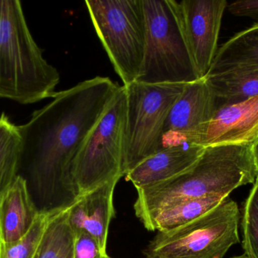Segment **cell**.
I'll list each match as a JSON object with an SVG mask.
<instances>
[{
	"label": "cell",
	"mask_w": 258,
	"mask_h": 258,
	"mask_svg": "<svg viewBox=\"0 0 258 258\" xmlns=\"http://www.w3.org/2000/svg\"><path fill=\"white\" fill-rule=\"evenodd\" d=\"M230 258H248V257H247V256L245 255V254H241V255L234 256V257H232Z\"/></svg>",
	"instance_id": "d4e9b609"
},
{
	"label": "cell",
	"mask_w": 258,
	"mask_h": 258,
	"mask_svg": "<svg viewBox=\"0 0 258 258\" xmlns=\"http://www.w3.org/2000/svg\"><path fill=\"white\" fill-rule=\"evenodd\" d=\"M119 86L109 77L83 80L56 92L49 103L19 126V174L25 171V178L42 205L40 210H65L78 199L73 177L74 162Z\"/></svg>",
	"instance_id": "6da1fadb"
},
{
	"label": "cell",
	"mask_w": 258,
	"mask_h": 258,
	"mask_svg": "<svg viewBox=\"0 0 258 258\" xmlns=\"http://www.w3.org/2000/svg\"><path fill=\"white\" fill-rule=\"evenodd\" d=\"M244 254L258 258V175L245 201L242 218Z\"/></svg>",
	"instance_id": "44dd1931"
},
{
	"label": "cell",
	"mask_w": 258,
	"mask_h": 258,
	"mask_svg": "<svg viewBox=\"0 0 258 258\" xmlns=\"http://www.w3.org/2000/svg\"><path fill=\"white\" fill-rule=\"evenodd\" d=\"M57 70L33 39L18 0H0V98L33 104L56 94Z\"/></svg>",
	"instance_id": "3957f363"
},
{
	"label": "cell",
	"mask_w": 258,
	"mask_h": 258,
	"mask_svg": "<svg viewBox=\"0 0 258 258\" xmlns=\"http://www.w3.org/2000/svg\"><path fill=\"white\" fill-rule=\"evenodd\" d=\"M86 5L97 35L123 86L138 81L146 45L142 0H86Z\"/></svg>",
	"instance_id": "8992f818"
},
{
	"label": "cell",
	"mask_w": 258,
	"mask_h": 258,
	"mask_svg": "<svg viewBox=\"0 0 258 258\" xmlns=\"http://www.w3.org/2000/svg\"><path fill=\"white\" fill-rule=\"evenodd\" d=\"M118 182H108L80 195L68 209V223L73 231L89 233L104 254H107L109 227L115 216L113 193Z\"/></svg>",
	"instance_id": "7c38bea8"
},
{
	"label": "cell",
	"mask_w": 258,
	"mask_h": 258,
	"mask_svg": "<svg viewBox=\"0 0 258 258\" xmlns=\"http://www.w3.org/2000/svg\"><path fill=\"white\" fill-rule=\"evenodd\" d=\"M22 138L19 126L0 115V197L19 175Z\"/></svg>",
	"instance_id": "ac0fdd59"
},
{
	"label": "cell",
	"mask_w": 258,
	"mask_h": 258,
	"mask_svg": "<svg viewBox=\"0 0 258 258\" xmlns=\"http://www.w3.org/2000/svg\"><path fill=\"white\" fill-rule=\"evenodd\" d=\"M25 177L18 175L0 197V230L5 244L12 243L27 233L39 213Z\"/></svg>",
	"instance_id": "5bb4252c"
},
{
	"label": "cell",
	"mask_w": 258,
	"mask_h": 258,
	"mask_svg": "<svg viewBox=\"0 0 258 258\" xmlns=\"http://www.w3.org/2000/svg\"><path fill=\"white\" fill-rule=\"evenodd\" d=\"M184 85L149 84L136 81L125 86L127 92L125 176L143 161L162 149L167 119Z\"/></svg>",
	"instance_id": "ba28073f"
},
{
	"label": "cell",
	"mask_w": 258,
	"mask_h": 258,
	"mask_svg": "<svg viewBox=\"0 0 258 258\" xmlns=\"http://www.w3.org/2000/svg\"><path fill=\"white\" fill-rule=\"evenodd\" d=\"M68 209L52 217L33 258H74V233L68 223Z\"/></svg>",
	"instance_id": "d6986e66"
},
{
	"label": "cell",
	"mask_w": 258,
	"mask_h": 258,
	"mask_svg": "<svg viewBox=\"0 0 258 258\" xmlns=\"http://www.w3.org/2000/svg\"><path fill=\"white\" fill-rule=\"evenodd\" d=\"M227 10L239 17H248L258 19V0L236 1L227 5Z\"/></svg>",
	"instance_id": "603a6c76"
},
{
	"label": "cell",
	"mask_w": 258,
	"mask_h": 258,
	"mask_svg": "<svg viewBox=\"0 0 258 258\" xmlns=\"http://www.w3.org/2000/svg\"><path fill=\"white\" fill-rule=\"evenodd\" d=\"M233 68L258 69V23L218 48L209 73Z\"/></svg>",
	"instance_id": "2e32d148"
},
{
	"label": "cell",
	"mask_w": 258,
	"mask_h": 258,
	"mask_svg": "<svg viewBox=\"0 0 258 258\" xmlns=\"http://www.w3.org/2000/svg\"><path fill=\"white\" fill-rule=\"evenodd\" d=\"M188 47L200 78L207 75L218 51L226 0L179 2Z\"/></svg>",
	"instance_id": "9c48e42d"
},
{
	"label": "cell",
	"mask_w": 258,
	"mask_h": 258,
	"mask_svg": "<svg viewBox=\"0 0 258 258\" xmlns=\"http://www.w3.org/2000/svg\"><path fill=\"white\" fill-rule=\"evenodd\" d=\"M74 258H101L105 255L96 239L83 230L74 231Z\"/></svg>",
	"instance_id": "7402d4cb"
},
{
	"label": "cell",
	"mask_w": 258,
	"mask_h": 258,
	"mask_svg": "<svg viewBox=\"0 0 258 258\" xmlns=\"http://www.w3.org/2000/svg\"><path fill=\"white\" fill-rule=\"evenodd\" d=\"M101 258H112V257H109V256L107 255V254H105V255H103L102 257H101Z\"/></svg>",
	"instance_id": "4316f807"
},
{
	"label": "cell",
	"mask_w": 258,
	"mask_h": 258,
	"mask_svg": "<svg viewBox=\"0 0 258 258\" xmlns=\"http://www.w3.org/2000/svg\"><path fill=\"white\" fill-rule=\"evenodd\" d=\"M237 203L227 198L198 219L159 232L144 251L147 258H223L239 242Z\"/></svg>",
	"instance_id": "52a82bcc"
},
{
	"label": "cell",
	"mask_w": 258,
	"mask_h": 258,
	"mask_svg": "<svg viewBox=\"0 0 258 258\" xmlns=\"http://www.w3.org/2000/svg\"><path fill=\"white\" fill-rule=\"evenodd\" d=\"M146 45L138 81L186 84L199 80L183 29L179 2L142 0Z\"/></svg>",
	"instance_id": "277c9868"
},
{
	"label": "cell",
	"mask_w": 258,
	"mask_h": 258,
	"mask_svg": "<svg viewBox=\"0 0 258 258\" xmlns=\"http://www.w3.org/2000/svg\"><path fill=\"white\" fill-rule=\"evenodd\" d=\"M205 148L194 144L167 147L143 161L125 177L137 189L162 183L189 169Z\"/></svg>",
	"instance_id": "4fadbf2b"
},
{
	"label": "cell",
	"mask_w": 258,
	"mask_h": 258,
	"mask_svg": "<svg viewBox=\"0 0 258 258\" xmlns=\"http://www.w3.org/2000/svg\"><path fill=\"white\" fill-rule=\"evenodd\" d=\"M258 137V95L243 102L218 109L203 126L197 144L203 147L251 144Z\"/></svg>",
	"instance_id": "8fae6325"
},
{
	"label": "cell",
	"mask_w": 258,
	"mask_h": 258,
	"mask_svg": "<svg viewBox=\"0 0 258 258\" xmlns=\"http://www.w3.org/2000/svg\"><path fill=\"white\" fill-rule=\"evenodd\" d=\"M251 151L254 168L258 175V137L251 144Z\"/></svg>",
	"instance_id": "cb8c5ba5"
},
{
	"label": "cell",
	"mask_w": 258,
	"mask_h": 258,
	"mask_svg": "<svg viewBox=\"0 0 258 258\" xmlns=\"http://www.w3.org/2000/svg\"><path fill=\"white\" fill-rule=\"evenodd\" d=\"M216 112V100L205 77L186 83L173 105L162 137V149L173 145L194 144L203 126Z\"/></svg>",
	"instance_id": "30bf717a"
},
{
	"label": "cell",
	"mask_w": 258,
	"mask_h": 258,
	"mask_svg": "<svg viewBox=\"0 0 258 258\" xmlns=\"http://www.w3.org/2000/svg\"><path fill=\"white\" fill-rule=\"evenodd\" d=\"M3 239H2L1 230H0V252H1L2 245H3Z\"/></svg>",
	"instance_id": "484cf974"
},
{
	"label": "cell",
	"mask_w": 258,
	"mask_h": 258,
	"mask_svg": "<svg viewBox=\"0 0 258 258\" xmlns=\"http://www.w3.org/2000/svg\"><path fill=\"white\" fill-rule=\"evenodd\" d=\"M257 176L251 144L206 147L189 169L162 183L137 189L135 215L147 228L158 213L169 206L211 195L229 197L237 188L254 183Z\"/></svg>",
	"instance_id": "7a4b0ae2"
},
{
	"label": "cell",
	"mask_w": 258,
	"mask_h": 258,
	"mask_svg": "<svg viewBox=\"0 0 258 258\" xmlns=\"http://www.w3.org/2000/svg\"><path fill=\"white\" fill-rule=\"evenodd\" d=\"M205 78L215 95L216 111L243 102L258 95L256 68H228L209 73Z\"/></svg>",
	"instance_id": "9a60e30c"
},
{
	"label": "cell",
	"mask_w": 258,
	"mask_h": 258,
	"mask_svg": "<svg viewBox=\"0 0 258 258\" xmlns=\"http://www.w3.org/2000/svg\"><path fill=\"white\" fill-rule=\"evenodd\" d=\"M58 212L39 211L36 221L24 236L12 243H3L0 258H33L50 221Z\"/></svg>",
	"instance_id": "ffe728a7"
},
{
	"label": "cell",
	"mask_w": 258,
	"mask_h": 258,
	"mask_svg": "<svg viewBox=\"0 0 258 258\" xmlns=\"http://www.w3.org/2000/svg\"><path fill=\"white\" fill-rule=\"evenodd\" d=\"M126 120L127 92L122 86L89 132L76 158L73 177L80 196L125 176Z\"/></svg>",
	"instance_id": "5b68a950"
},
{
	"label": "cell",
	"mask_w": 258,
	"mask_h": 258,
	"mask_svg": "<svg viewBox=\"0 0 258 258\" xmlns=\"http://www.w3.org/2000/svg\"><path fill=\"white\" fill-rule=\"evenodd\" d=\"M228 197L211 195L185 200L161 211L147 226L150 231H170L183 227L206 215Z\"/></svg>",
	"instance_id": "e0dca14e"
}]
</instances>
